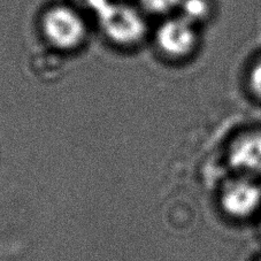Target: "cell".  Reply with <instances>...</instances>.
Returning a JSON list of instances; mask_svg holds the SVG:
<instances>
[{
	"label": "cell",
	"instance_id": "1",
	"mask_svg": "<svg viewBox=\"0 0 261 261\" xmlns=\"http://www.w3.org/2000/svg\"><path fill=\"white\" fill-rule=\"evenodd\" d=\"M103 34L121 46H134L145 37L147 25L143 14L125 4L110 2L96 12Z\"/></svg>",
	"mask_w": 261,
	"mask_h": 261
},
{
	"label": "cell",
	"instance_id": "2",
	"mask_svg": "<svg viewBox=\"0 0 261 261\" xmlns=\"http://www.w3.org/2000/svg\"><path fill=\"white\" fill-rule=\"evenodd\" d=\"M42 28L48 42L60 49L77 48L87 36L83 17L68 6L49 8L43 16Z\"/></svg>",
	"mask_w": 261,
	"mask_h": 261
},
{
	"label": "cell",
	"instance_id": "3",
	"mask_svg": "<svg viewBox=\"0 0 261 261\" xmlns=\"http://www.w3.org/2000/svg\"><path fill=\"white\" fill-rule=\"evenodd\" d=\"M156 43L170 58L181 59L190 56L197 45L195 24L182 16L165 21L156 31Z\"/></svg>",
	"mask_w": 261,
	"mask_h": 261
},
{
	"label": "cell",
	"instance_id": "4",
	"mask_svg": "<svg viewBox=\"0 0 261 261\" xmlns=\"http://www.w3.org/2000/svg\"><path fill=\"white\" fill-rule=\"evenodd\" d=\"M221 204L233 218L249 217L261 204V188L246 179H237L224 188Z\"/></svg>",
	"mask_w": 261,
	"mask_h": 261
},
{
	"label": "cell",
	"instance_id": "5",
	"mask_svg": "<svg viewBox=\"0 0 261 261\" xmlns=\"http://www.w3.org/2000/svg\"><path fill=\"white\" fill-rule=\"evenodd\" d=\"M229 161L241 172L261 173V134L238 138L229 152Z\"/></svg>",
	"mask_w": 261,
	"mask_h": 261
},
{
	"label": "cell",
	"instance_id": "6",
	"mask_svg": "<svg viewBox=\"0 0 261 261\" xmlns=\"http://www.w3.org/2000/svg\"><path fill=\"white\" fill-rule=\"evenodd\" d=\"M178 8L182 12L181 16L192 24L205 21L211 13L208 0H182Z\"/></svg>",
	"mask_w": 261,
	"mask_h": 261
},
{
	"label": "cell",
	"instance_id": "7",
	"mask_svg": "<svg viewBox=\"0 0 261 261\" xmlns=\"http://www.w3.org/2000/svg\"><path fill=\"white\" fill-rule=\"evenodd\" d=\"M182 0H139L144 10L153 14H166L178 8Z\"/></svg>",
	"mask_w": 261,
	"mask_h": 261
},
{
	"label": "cell",
	"instance_id": "8",
	"mask_svg": "<svg viewBox=\"0 0 261 261\" xmlns=\"http://www.w3.org/2000/svg\"><path fill=\"white\" fill-rule=\"evenodd\" d=\"M250 84L256 96L261 97V59L256 62L250 75Z\"/></svg>",
	"mask_w": 261,
	"mask_h": 261
},
{
	"label": "cell",
	"instance_id": "9",
	"mask_svg": "<svg viewBox=\"0 0 261 261\" xmlns=\"http://www.w3.org/2000/svg\"><path fill=\"white\" fill-rule=\"evenodd\" d=\"M81 4L88 6L89 8H91L94 12H97L99 8H101L105 4H107L110 0H79Z\"/></svg>",
	"mask_w": 261,
	"mask_h": 261
},
{
	"label": "cell",
	"instance_id": "10",
	"mask_svg": "<svg viewBox=\"0 0 261 261\" xmlns=\"http://www.w3.org/2000/svg\"><path fill=\"white\" fill-rule=\"evenodd\" d=\"M260 261H261V260H260Z\"/></svg>",
	"mask_w": 261,
	"mask_h": 261
}]
</instances>
